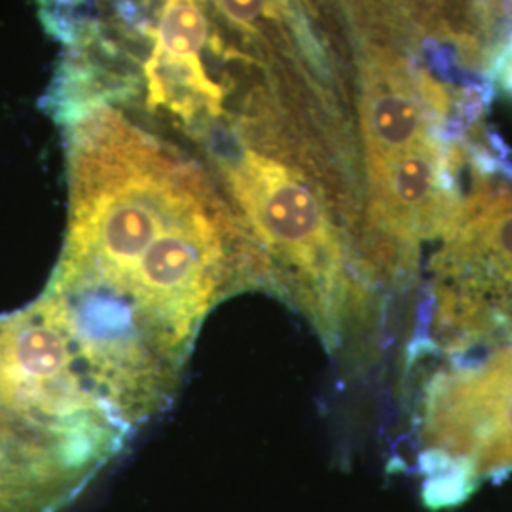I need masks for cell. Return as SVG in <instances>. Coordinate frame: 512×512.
<instances>
[{
  "label": "cell",
  "mask_w": 512,
  "mask_h": 512,
  "mask_svg": "<svg viewBox=\"0 0 512 512\" xmlns=\"http://www.w3.org/2000/svg\"><path fill=\"white\" fill-rule=\"evenodd\" d=\"M69 219L38 302L131 431L165 412L207 317L268 293L262 258L219 183L118 110L67 129Z\"/></svg>",
  "instance_id": "6da1fadb"
},
{
  "label": "cell",
  "mask_w": 512,
  "mask_h": 512,
  "mask_svg": "<svg viewBox=\"0 0 512 512\" xmlns=\"http://www.w3.org/2000/svg\"><path fill=\"white\" fill-rule=\"evenodd\" d=\"M209 156L262 258L268 293L298 311L330 353L370 329L382 293L366 262L365 220L310 148L226 133Z\"/></svg>",
  "instance_id": "7a4b0ae2"
},
{
  "label": "cell",
  "mask_w": 512,
  "mask_h": 512,
  "mask_svg": "<svg viewBox=\"0 0 512 512\" xmlns=\"http://www.w3.org/2000/svg\"><path fill=\"white\" fill-rule=\"evenodd\" d=\"M425 336L452 357L512 342V190L476 179L429 264Z\"/></svg>",
  "instance_id": "3957f363"
},
{
  "label": "cell",
  "mask_w": 512,
  "mask_h": 512,
  "mask_svg": "<svg viewBox=\"0 0 512 512\" xmlns=\"http://www.w3.org/2000/svg\"><path fill=\"white\" fill-rule=\"evenodd\" d=\"M425 499L463 501L480 480L512 471V342L452 357L425 384L418 412Z\"/></svg>",
  "instance_id": "277c9868"
},
{
  "label": "cell",
  "mask_w": 512,
  "mask_h": 512,
  "mask_svg": "<svg viewBox=\"0 0 512 512\" xmlns=\"http://www.w3.org/2000/svg\"><path fill=\"white\" fill-rule=\"evenodd\" d=\"M131 433L44 414L0 395V512H61L109 469Z\"/></svg>",
  "instance_id": "5b68a950"
},
{
  "label": "cell",
  "mask_w": 512,
  "mask_h": 512,
  "mask_svg": "<svg viewBox=\"0 0 512 512\" xmlns=\"http://www.w3.org/2000/svg\"><path fill=\"white\" fill-rule=\"evenodd\" d=\"M361 135L365 173L437 139L427 109L403 67L387 57H374L363 74Z\"/></svg>",
  "instance_id": "8992f818"
},
{
  "label": "cell",
  "mask_w": 512,
  "mask_h": 512,
  "mask_svg": "<svg viewBox=\"0 0 512 512\" xmlns=\"http://www.w3.org/2000/svg\"><path fill=\"white\" fill-rule=\"evenodd\" d=\"M209 25L198 0H164L156 29V48L148 65L150 88L160 103L184 97L217 99L219 88L209 82L202 65Z\"/></svg>",
  "instance_id": "52a82bcc"
},
{
  "label": "cell",
  "mask_w": 512,
  "mask_h": 512,
  "mask_svg": "<svg viewBox=\"0 0 512 512\" xmlns=\"http://www.w3.org/2000/svg\"><path fill=\"white\" fill-rule=\"evenodd\" d=\"M495 84L501 92L512 97V42L501 50L494 63Z\"/></svg>",
  "instance_id": "ba28073f"
}]
</instances>
